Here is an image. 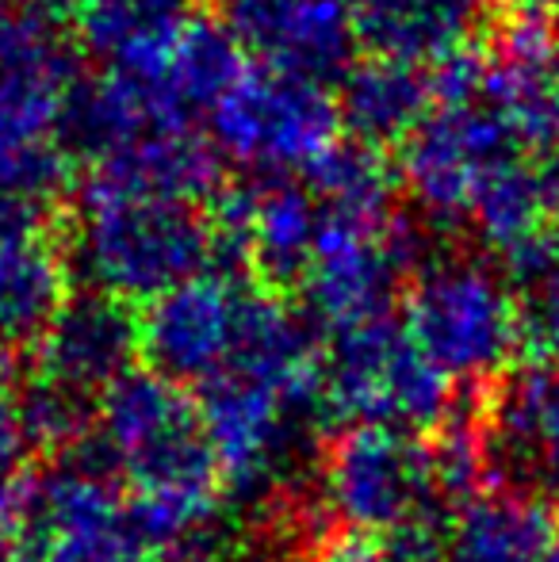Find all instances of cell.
<instances>
[{
    "mask_svg": "<svg viewBox=\"0 0 559 562\" xmlns=\"http://www.w3.org/2000/svg\"><path fill=\"white\" fill-rule=\"evenodd\" d=\"M89 4V0H27L31 12H38L43 20L58 23L62 15H81V8Z\"/></svg>",
    "mask_w": 559,
    "mask_h": 562,
    "instance_id": "cell-31",
    "label": "cell"
},
{
    "mask_svg": "<svg viewBox=\"0 0 559 562\" xmlns=\"http://www.w3.org/2000/svg\"><path fill=\"white\" fill-rule=\"evenodd\" d=\"M337 126L342 115L326 85L265 66L211 108L215 149L257 172L311 169L337 142Z\"/></svg>",
    "mask_w": 559,
    "mask_h": 562,
    "instance_id": "cell-6",
    "label": "cell"
},
{
    "mask_svg": "<svg viewBox=\"0 0 559 562\" xmlns=\"http://www.w3.org/2000/svg\"><path fill=\"white\" fill-rule=\"evenodd\" d=\"M556 27H559V0H556Z\"/></svg>",
    "mask_w": 559,
    "mask_h": 562,
    "instance_id": "cell-35",
    "label": "cell"
},
{
    "mask_svg": "<svg viewBox=\"0 0 559 562\" xmlns=\"http://www.w3.org/2000/svg\"><path fill=\"white\" fill-rule=\"evenodd\" d=\"M27 456L31 445L20 417V383L0 368V479H20Z\"/></svg>",
    "mask_w": 559,
    "mask_h": 562,
    "instance_id": "cell-29",
    "label": "cell"
},
{
    "mask_svg": "<svg viewBox=\"0 0 559 562\" xmlns=\"http://www.w3.org/2000/svg\"><path fill=\"white\" fill-rule=\"evenodd\" d=\"M522 340L537 363H559V268L522 291Z\"/></svg>",
    "mask_w": 559,
    "mask_h": 562,
    "instance_id": "cell-27",
    "label": "cell"
},
{
    "mask_svg": "<svg viewBox=\"0 0 559 562\" xmlns=\"http://www.w3.org/2000/svg\"><path fill=\"white\" fill-rule=\"evenodd\" d=\"M403 329L429 363L463 386H491L525 356L522 299L499 268L476 257H437L406 283Z\"/></svg>",
    "mask_w": 559,
    "mask_h": 562,
    "instance_id": "cell-2",
    "label": "cell"
},
{
    "mask_svg": "<svg viewBox=\"0 0 559 562\" xmlns=\"http://www.w3.org/2000/svg\"><path fill=\"white\" fill-rule=\"evenodd\" d=\"M20 417L31 451H43V456L54 459L85 445L97 432L92 429L97 425V402L54 383V379L35 375V371L20 379Z\"/></svg>",
    "mask_w": 559,
    "mask_h": 562,
    "instance_id": "cell-26",
    "label": "cell"
},
{
    "mask_svg": "<svg viewBox=\"0 0 559 562\" xmlns=\"http://www.w3.org/2000/svg\"><path fill=\"white\" fill-rule=\"evenodd\" d=\"M246 280L215 268L177 283L138 314L149 371L180 386H208L231 368Z\"/></svg>",
    "mask_w": 559,
    "mask_h": 562,
    "instance_id": "cell-8",
    "label": "cell"
},
{
    "mask_svg": "<svg viewBox=\"0 0 559 562\" xmlns=\"http://www.w3.org/2000/svg\"><path fill=\"white\" fill-rule=\"evenodd\" d=\"M188 20V0H89L77 15V38L112 69L161 77Z\"/></svg>",
    "mask_w": 559,
    "mask_h": 562,
    "instance_id": "cell-19",
    "label": "cell"
},
{
    "mask_svg": "<svg viewBox=\"0 0 559 562\" xmlns=\"http://www.w3.org/2000/svg\"><path fill=\"white\" fill-rule=\"evenodd\" d=\"M388 562H448V520L445 513H433L399 532L383 536Z\"/></svg>",
    "mask_w": 559,
    "mask_h": 562,
    "instance_id": "cell-28",
    "label": "cell"
},
{
    "mask_svg": "<svg viewBox=\"0 0 559 562\" xmlns=\"http://www.w3.org/2000/svg\"><path fill=\"white\" fill-rule=\"evenodd\" d=\"M97 432L112 451L131 497H177V502H223L226 486L208 445L200 398L188 386L131 371L97 402Z\"/></svg>",
    "mask_w": 559,
    "mask_h": 562,
    "instance_id": "cell-3",
    "label": "cell"
},
{
    "mask_svg": "<svg viewBox=\"0 0 559 562\" xmlns=\"http://www.w3.org/2000/svg\"><path fill=\"white\" fill-rule=\"evenodd\" d=\"M559 509L525 490H487L448 520V562H545Z\"/></svg>",
    "mask_w": 559,
    "mask_h": 562,
    "instance_id": "cell-18",
    "label": "cell"
},
{
    "mask_svg": "<svg viewBox=\"0 0 559 562\" xmlns=\"http://www.w3.org/2000/svg\"><path fill=\"white\" fill-rule=\"evenodd\" d=\"M545 562H559V540L552 543V551H548V555H545Z\"/></svg>",
    "mask_w": 559,
    "mask_h": 562,
    "instance_id": "cell-33",
    "label": "cell"
},
{
    "mask_svg": "<svg viewBox=\"0 0 559 562\" xmlns=\"http://www.w3.org/2000/svg\"><path fill=\"white\" fill-rule=\"evenodd\" d=\"M306 562H388L383 555V536L353 532V528H334Z\"/></svg>",
    "mask_w": 559,
    "mask_h": 562,
    "instance_id": "cell-30",
    "label": "cell"
},
{
    "mask_svg": "<svg viewBox=\"0 0 559 562\" xmlns=\"http://www.w3.org/2000/svg\"><path fill=\"white\" fill-rule=\"evenodd\" d=\"M306 172V188L318 200L326 215L365 229H388L395 211V192L403 184V172L388 161L380 146L368 142H334Z\"/></svg>",
    "mask_w": 559,
    "mask_h": 562,
    "instance_id": "cell-23",
    "label": "cell"
},
{
    "mask_svg": "<svg viewBox=\"0 0 559 562\" xmlns=\"http://www.w3.org/2000/svg\"><path fill=\"white\" fill-rule=\"evenodd\" d=\"M429 74L406 61L372 58V54L365 61H353L337 92V115L345 131L380 149L411 138L429 115Z\"/></svg>",
    "mask_w": 559,
    "mask_h": 562,
    "instance_id": "cell-20",
    "label": "cell"
},
{
    "mask_svg": "<svg viewBox=\"0 0 559 562\" xmlns=\"http://www.w3.org/2000/svg\"><path fill=\"white\" fill-rule=\"evenodd\" d=\"M494 482L559 509V363L522 360L487 386Z\"/></svg>",
    "mask_w": 559,
    "mask_h": 562,
    "instance_id": "cell-11",
    "label": "cell"
},
{
    "mask_svg": "<svg viewBox=\"0 0 559 562\" xmlns=\"http://www.w3.org/2000/svg\"><path fill=\"white\" fill-rule=\"evenodd\" d=\"M226 27L265 69L342 81L357 50V23L342 0H231Z\"/></svg>",
    "mask_w": 559,
    "mask_h": 562,
    "instance_id": "cell-12",
    "label": "cell"
},
{
    "mask_svg": "<svg viewBox=\"0 0 559 562\" xmlns=\"http://www.w3.org/2000/svg\"><path fill=\"white\" fill-rule=\"evenodd\" d=\"M471 223L494 252L559 226V157L517 154L483 180Z\"/></svg>",
    "mask_w": 559,
    "mask_h": 562,
    "instance_id": "cell-22",
    "label": "cell"
},
{
    "mask_svg": "<svg viewBox=\"0 0 559 562\" xmlns=\"http://www.w3.org/2000/svg\"><path fill=\"white\" fill-rule=\"evenodd\" d=\"M177 126H188V112L161 77L108 69V74L77 85L62 138L74 154L92 157V165H100L135 146L146 134L177 131Z\"/></svg>",
    "mask_w": 559,
    "mask_h": 562,
    "instance_id": "cell-14",
    "label": "cell"
},
{
    "mask_svg": "<svg viewBox=\"0 0 559 562\" xmlns=\"http://www.w3.org/2000/svg\"><path fill=\"white\" fill-rule=\"evenodd\" d=\"M403 283H411V276L391 252L388 229H365L322 211L311 268L299 283L306 318L329 334L388 322Z\"/></svg>",
    "mask_w": 559,
    "mask_h": 562,
    "instance_id": "cell-9",
    "label": "cell"
},
{
    "mask_svg": "<svg viewBox=\"0 0 559 562\" xmlns=\"http://www.w3.org/2000/svg\"><path fill=\"white\" fill-rule=\"evenodd\" d=\"M246 74L249 61L238 35L211 15H195L180 31L177 46L165 61L161 81L180 100V108L192 112V108H215Z\"/></svg>",
    "mask_w": 559,
    "mask_h": 562,
    "instance_id": "cell-24",
    "label": "cell"
},
{
    "mask_svg": "<svg viewBox=\"0 0 559 562\" xmlns=\"http://www.w3.org/2000/svg\"><path fill=\"white\" fill-rule=\"evenodd\" d=\"M318 490L337 525L372 536H391L445 509L429 440L388 425L334 432L318 451Z\"/></svg>",
    "mask_w": 559,
    "mask_h": 562,
    "instance_id": "cell-5",
    "label": "cell"
},
{
    "mask_svg": "<svg viewBox=\"0 0 559 562\" xmlns=\"http://www.w3.org/2000/svg\"><path fill=\"white\" fill-rule=\"evenodd\" d=\"M483 15L487 0H357L353 23L372 58L422 69L468 50Z\"/></svg>",
    "mask_w": 559,
    "mask_h": 562,
    "instance_id": "cell-16",
    "label": "cell"
},
{
    "mask_svg": "<svg viewBox=\"0 0 559 562\" xmlns=\"http://www.w3.org/2000/svg\"><path fill=\"white\" fill-rule=\"evenodd\" d=\"M342 4H349V0H342Z\"/></svg>",
    "mask_w": 559,
    "mask_h": 562,
    "instance_id": "cell-36",
    "label": "cell"
},
{
    "mask_svg": "<svg viewBox=\"0 0 559 562\" xmlns=\"http://www.w3.org/2000/svg\"><path fill=\"white\" fill-rule=\"evenodd\" d=\"M452 402V379L425 360L391 318L334 334L326 345L318 391V429L326 440L353 425H388L429 437Z\"/></svg>",
    "mask_w": 559,
    "mask_h": 562,
    "instance_id": "cell-4",
    "label": "cell"
},
{
    "mask_svg": "<svg viewBox=\"0 0 559 562\" xmlns=\"http://www.w3.org/2000/svg\"><path fill=\"white\" fill-rule=\"evenodd\" d=\"M514 12H540L545 4H556V0H510Z\"/></svg>",
    "mask_w": 559,
    "mask_h": 562,
    "instance_id": "cell-32",
    "label": "cell"
},
{
    "mask_svg": "<svg viewBox=\"0 0 559 562\" xmlns=\"http://www.w3.org/2000/svg\"><path fill=\"white\" fill-rule=\"evenodd\" d=\"M318 200L295 180L257 184L249 218V280L269 291H291L303 283L318 241Z\"/></svg>",
    "mask_w": 559,
    "mask_h": 562,
    "instance_id": "cell-21",
    "label": "cell"
},
{
    "mask_svg": "<svg viewBox=\"0 0 559 562\" xmlns=\"http://www.w3.org/2000/svg\"><path fill=\"white\" fill-rule=\"evenodd\" d=\"M66 249L85 288L138 306L208 272L211 223L195 203L115 192L85 177Z\"/></svg>",
    "mask_w": 559,
    "mask_h": 562,
    "instance_id": "cell-1",
    "label": "cell"
},
{
    "mask_svg": "<svg viewBox=\"0 0 559 562\" xmlns=\"http://www.w3.org/2000/svg\"><path fill=\"white\" fill-rule=\"evenodd\" d=\"M69 249L51 226L0 234V345L35 352L69 303Z\"/></svg>",
    "mask_w": 559,
    "mask_h": 562,
    "instance_id": "cell-15",
    "label": "cell"
},
{
    "mask_svg": "<svg viewBox=\"0 0 559 562\" xmlns=\"http://www.w3.org/2000/svg\"><path fill=\"white\" fill-rule=\"evenodd\" d=\"M525 154L510 119L491 104H452L425 115V123L403 142V184L414 203L437 226L471 218L483 180L502 161Z\"/></svg>",
    "mask_w": 559,
    "mask_h": 562,
    "instance_id": "cell-7",
    "label": "cell"
},
{
    "mask_svg": "<svg viewBox=\"0 0 559 562\" xmlns=\"http://www.w3.org/2000/svg\"><path fill=\"white\" fill-rule=\"evenodd\" d=\"M226 4H231V0H226Z\"/></svg>",
    "mask_w": 559,
    "mask_h": 562,
    "instance_id": "cell-37",
    "label": "cell"
},
{
    "mask_svg": "<svg viewBox=\"0 0 559 562\" xmlns=\"http://www.w3.org/2000/svg\"><path fill=\"white\" fill-rule=\"evenodd\" d=\"M81 61L51 20L31 8L0 20V146H46L66 126Z\"/></svg>",
    "mask_w": 559,
    "mask_h": 562,
    "instance_id": "cell-10",
    "label": "cell"
},
{
    "mask_svg": "<svg viewBox=\"0 0 559 562\" xmlns=\"http://www.w3.org/2000/svg\"><path fill=\"white\" fill-rule=\"evenodd\" d=\"M69 188V149L46 146H0V234L38 229L62 207Z\"/></svg>",
    "mask_w": 559,
    "mask_h": 562,
    "instance_id": "cell-25",
    "label": "cell"
},
{
    "mask_svg": "<svg viewBox=\"0 0 559 562\" xmlns=\"http://www.w3.org/2000/svg\"><path fill=\"white\" fill-rule=\"evenodd\" d=\"M8 12H12V8H8V0H0V20H4Z\"/></svg>",
    "mask_w": 559,
    "mask_h": 562,
    "instance_id": "cell-34",
    "label": "cell"
},
{
    "mask_svg": "<svg viewBox=\"0 0 559 562\" xmlns=\"http://www.w3.org/2000/svg\"><path fill=\"white\" fill-rule=\"evenodd\" d=\"M35 375L54 379L85 398H104L142 356V326L131 303L81 288L38 340Z\"/></svg>",
    "mask_w": 559,
    "mask_h": 562,
    "instance_id": "cell-13",
    "label": "cell"
},
{
    "mask_svg": "<svg viewBox=\"0 0 559 562\" xmlns=\"http://www.w3.org/2000/svg\"><path fill=\"white\" fill-rule=\"evenodd\" d=\"M89 180L115 192L154 195V200H215L223 192V154L215 142L195 134L192 126L157 131L138 138L123 154L92 165Z\"/></svg>",
    "mask_w": 559,
    "mask_h": 562,
    "instance_id": "cell-17",
    "label": "cell"
}]
</instances>
